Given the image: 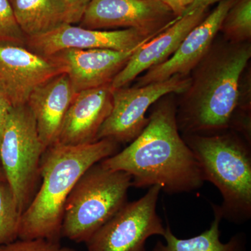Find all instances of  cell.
<instances>
[{"label": "cell", "mask_w": 251, "mask_h": 251, "mask_svg": "<svg viewBox=\"0 0 251 251\" xmlns=\"http://www.w3.org/2000/svg\"><path fill=\"white\" fill-rule=\"evenodd\" d=\"M21 215L9 184L0 180V246L18 239Z\"/></svg>", "instance_id": "20"}, {"label": "cell", "mask_w": 251, "mask_h": 251, "mask_svg": "<svg viewBox=\"0 0 251 251\" xmlns=\"http://www.w3.org/2000/svg\"><path fill=\"white\" fill-rule=\"evenodd\" d=\"M26 39L18 25L9 0H0V43L25 46Z\"/></svg>", "instance_id": "21"}, {"label": "cell", "mask_w": 251, "mask_h": 251, "mask_svg": "<svg viewBox=\"0 0 251 251\" xmlns=\"http://www.w3.org/2000/svg\"><path fill=\"white\" fill-rule=\"evenodd\" d=\"M45 150L27 105L13 108L0 140V165L21 214L36 192Z\"/></svg>", "instance_id": "6"}, {"label": "cell", "mask_w": 251, "mask_h": 251, "mask_svg": "<svg viewBox=\"0 0 251 251\" xmlns=\"http://www.w3.org/2000/svg\"><path fill=\"white\" fill-rule=\"evenodd\" d=\"M159 1L171 8L176 17H181L184 14L185 9L180 3L179 0H159Z\"/></svg>", "instance_id": "26"}, {"label": "cell", "mask_w": 251, "mask_h": 251, "mask_svg": "<svg viewBox=\"0 0 251 251\" xmlns=\"http://www.w3.org/2000/svg\"><path fill=\"white\" fill-rule=\"evenodd\" d=\"M191 83L189 75H175L166 80L142 87L112 89V108L97 136L117 143L135 140L148 125L149 109L168 94H181Z\"/></svg>", "instance_id": "8"}, {"label": "cell", "mask_w": 251, "mask_h": 251, "mask_svg": "<svg viewBox=\"0 0 251 251\" xmlns=\"http://www.w3.org/2000/svg\"><path fill=\"white\" fill-rule=\"evenodd\" d=\"M112 108L111 84L77 92L64 117L57 143L79 145L97 141Z\"/></svg>", "instance_id": "15"}, {"label": "cell", "mask_w": 251, "mask_h": 251, "mask_svg": "<svg viewBox=\"0 0 251 251\" xmlns=\"http://www.w3.org/2000/svg\"><path fill=\"white\" fill-rule=\"evenodd\" d=\"M0 180H1V181H6L4 172H3L2 168H1V165H0Z\"/></svg>", "instance_id": "28"}, {"label": "cell", "mask_w": 251, "mask_h": 251, "mask_svg": "<svg viewBox=\"0 0 251 251\" xmlns=\"http://www.w3.org/2000/svg\"><path fill=\"white\" fill-rule=\"evenodd\" d=\"M131 176L99 163L80 176L64 206L62 238L86 243L128 202Z\"/></svg>", "instance_id": "5"}, {"label": "cell", "mask_w": 251, "mask_h": 251, "mask_svg": "<svg viewBox=\"0 0 251 251\" xmlns=\"http://www.w3.org/2000/svg\"><path fill=\"white\" fill-rule=\"evenodd\" d=\"M214 219L209 228L196 237L179 239L172 232L167 224L163 236L166 243L158 241L152 251H246L247 237L245 234L238 233L227 243L221 242L220 224L223 217L219 206L212 204Z\"/></svg>", "instance_id": "18"}, {"label": "cell", "mask_w": 251, "mask_h": 251, "mask_svg": "<svg viewBox=\"0 0 251 251\" xmlns=\"http://www.w3.org/2000/svg\"><path fill=\"white\" fill-rule=\"evenodd\" d=\"M66 72L54 57H45L25 46L0 43V90L14 108L26 105L31 92Z\"/></svg>", "instance_id": "10"}, {"label": "cell", "mask_w": 251, "mask_h": 251, "mask_svg": "<svg viewBox=\"0 0 251 251\" xmlns=\"http://www.w3.org/2000/svg\"><path fill=\"white\" fill-rule=\"evenodd\" d=\"M179 1L181 4L182 5L183 7H184V9H186V7H188V6H189V5L192 4L195 0H179Z\"/></svg>", "instance_id": "27"}, {"label": "cell", "mask_w": 251, "mask_h": 251, "mask_svg": "<svg viewBox=\"0 0 251 251\" xmlns=\"http://www.w3.org/2000/svg\"><path fill=\"white\" fill-rule=\"evenodd\" d=\"M69 9L73 24L80 22L91 0H61Z\"/></svg>", "instance_id": "23"}, {"label": "cell", "mask_w": 251, "mask_h": 251, "mask_svg": "<svg viewBox=\"0 0 251 251\" xmlns=\"http://www.w3.org/2000/svg\"><path fill=\"white\" fill-rule=\"evenodd\" d=\"M67 74H59L31 92L26 105L31 110L45 150L55 144L64 117L75 95Z\"/></svg>", "instance_id": "16"}, {"label": "cell", "mask_w": 251, "mask_h": 251, "mask_svg": "<svg viewBox=\"0 0 251 251\" xmlns=\"http://www.w3.org/2000/svg\"><path fill=\"white\" fill-rule=\"evenodd\" d=\"M161 188L153 186L139 200L127 202L85 243L88 251H147L146 242L163 237L166 227L156 212Z\"/></svg>", "instance_id": "7"}, {"label": "cell", "mask_w": 251, "mask_h": 251, "mask_svg": "<svg viewBox=\"0 0 251 251\" xmlns=\"http://www.w3.org/2000/svg\"><path fill=\"white\" fill-rule=\"evenodd\" d=\"M138 48L128 51L67 49L52 57L65 68V74L69 76L75 93H77L111 84Z\"/></svg>", "instance_id": "14"}, {"label": "cell", "mask_w": 251, "mask_h": 251, "mask_svg": "<svg viewBox=\"0 0 251 251\" xmlns=\"http://www.w3.org/2000/svg\"><path fill=\"white\" fill-rule=\"evenodd\" d=\"M220 31L232 43L251 41V0H236L225 16Z\"/></svg>", "instance_id": "19"}, {"label": "cell", "mask_w": 251, "mask_h": 251, "mask_svg": "<svg viewBox=\"0 0 251 251\" xmlns=\"http://www.w3.org/2000/svg\"><path fill=\"white\" fill-rule=\"evenodd\" d=\"M236 0H222L184 38L171 58L151 68L138 78L135 87L161 82L175 75H189L205 55L220 31L225 16Z\"/></svg>", "instance_id": "12"}, {"label": "cell", "mask_w": 251, "mask_h": 251, "mask_svg": "<svg viewBox=\"0 0 251 251\" xmlns=\"http://www.w3.org/2000/svg\"><path fill=\"white\" fill-rule=\"evenodd\" d=\"M157 35H150L136 29L99 30L65 24L46 34L27 37L25 46L45 57H51L67 49L128 51Z\"/></svg>", "instance_id": "11"}, {"label": "cell", "mask_w": 251, "mask_h": 251, "mask_svg": "<svg viewBox=\"0 0 251 251\" xmlns=\"http://www.w3.org/2000/svg\"><path fill=\"white\" fill-rule=\"evenodd\" d=\"M204 181L219 189L225 219L242 224L251 218V144L232 130L211 135H182Z\"/></svg>", "instance_id": "4"}, {"label": "cell", "mask_w": 251, "mask_h": 251, "mask_svg": "<svg viewBox=\"0 0 251 251\" xmlns=\"http://www.w3.org/2000/svg\"><path fill=\"white\" fill-rule=\"evenodd\" d=\"M119 150L120 144L110 139L79 145L56 143L46 149L41 161V187L21 215L18 239L60 242L64 206L74 186L90 167Z\"/></svg>", "instance_id": "3"}, {"label": "cell", "mask_w": 251, "mask_h": 251, "mask_svg": "<svg viewBox=\"0 0 251 251\" xmlns=\"http://www.w3.org/2000/svg\"><path fill=\"white\" fill-rule=\"evenodd\" d=\"M206 14L207 8L194 10L138 47L112 81V89L126 87L148 69L171 58L188 33L202 22Z\"/></svg>", "instance_id": "13"}, {"label": "cell", "mask_w": 251, "mask_h": 251, "mask_svg": "<svg viewBox=\"0 0 251 251\" xmlns=\"http://www.w3.org/2000/svg\"><path fill=\"white\" fill-rule=\"evenodd\" d=\"M222 0H195L192 4L185 9L182 16L194 11V10L200 9V8H208V6L210 5L214 4V3L220 2Z\"/></svg>", "instance_id": "25"}, {"label": "cell", "mask_w": 251, "mask_h": 251, "mask_svg": "<svg viewBox=\"0 0 251 251\" xmlns=\"http://www.w3.org/2000/svg\"><path fill=\"white\" fill-rule=\"evenodd\" d=\"M179 18L159 0H91L79 26L99 30L136 29L157 35Z\"/></svg>", "instance_id": "9"}, {"label": "cell", "mask_w": 251, "mask_h": 251, "mask_svg": "<svg viewBox=\"0 0 251 251\" xmlns=\"http://www.w3.org/2000/svg\"><path fill=\"white\" fill-rule=\"evenodd\" d=\"M171 94L151 107L148 125L128 146L100 163L129 174L134 187L156 185L169 195L193 192L204 181L196 157L180 134L176 103Z\"/></svg>", "instance_id": "1"}, {"label": "cell", "mask_w": 251, "mask_h": 251, "mask_svg": "<svg viewBox=\"0 0 251 251\" xmlns=\"http://www.w3.org/2000/svg\"><path fill=\"white\" fill-rule=\"evenodd\" d=\"M251 57L250 41H214L193 69L189 87L176 104L180 133L211 135L230 130L241 79Z\"/></svg>", "instance_id": "2"}, {"label": "cell", "mask_w": 251, "mask_h": 251, "mask_svg": "<svg viewBox=\"0 0 251 251\" xmlns=\"http://www.w3.org/2000/svg\"><path fill=\"white\" fill-rule=\"evenodd\" d=\"M0 251H76L64 247L59 242L46 239H16L9 244L0 246Z\"/></svg>", "instance_id": "22"}, {"label": "cell", "mask_w": 251, "mask_h": 251, "mask_svg": "<svg viewBox=\"0 0 251 251\" xmlns=\"http://www.w3.org/2000/svg\"><path fill=\"white\" fill-rule=\"evenodd\" d=\"M18 25L26 38L46 34L63 25L73 24L61 0H9Z\"/></svg>", "instance_id": "17"}, {"label": "cell", "mask_w": 251, "mask_h": 251, "mask_svg": "<svg viewBox=\"0 0 251 251\" xmlns=\"http://www.w3.org/2000/svg\"><path fill=\"white\" fill-rule=\"evenodd\" d=\"M13 108L14 107L11 105L9 99L4 92L0 90V140H1V135H2L6 121Z\"/></svg>", "instance_id": "24"}]
</instances>
